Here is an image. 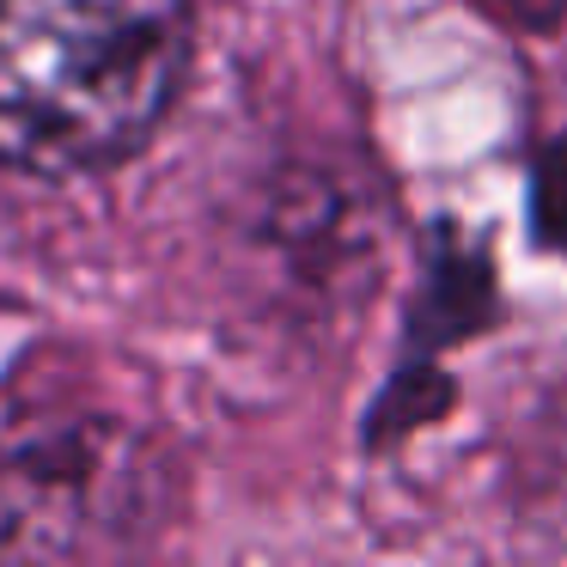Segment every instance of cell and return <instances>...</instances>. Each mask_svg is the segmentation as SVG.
Segmentation results:
<instances>
[{"label": "cell", "mask_w": 567, "mask_h": 567, "mask_svg": "<svg viewBox=\"0 0 567 567\" xmlns=\"http://www.w3.org/2000/svg\"><path fill=\"white\" fill-rule=\"evenodd\" d=\"M189 55L196 0H0V165H123L177 104Z\"/></svg>", "instance_id": "1"}, {"label": "cell", "mask_w": 567, "mask_h": 567, "mask_svg": "<svg viewBox=\"0 0 567 567\" xmlns=\"http://www.w3.org/2000/svg\"><path fill=\"white\" fill-rule=\"evenodd\" d=\"M153 501L147 440L99 409H25L0 421V549H104Z\"/></svg>", "instance_id": "2"}]
</instances>
